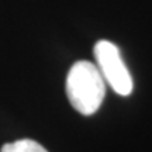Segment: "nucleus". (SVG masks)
<instances>
[{
	"mask_svg": "<svg viewBox=\"0 0 152 152\" xmlns=\"http://www.w3.org/2000/svg\"><path fill=\"white\" fill-rule=\"evenodd\" d=\"M94 58L97 68L102 72L104 80L120 96H128L132 92V77L121 58L117 45L107 39H100L94 45Z\"/></svg>",
	"mask_w": 152,
	"mask_h": 152,
	"instance_id": "nucleus-2",
	"label": "nucleus"
},
{
	"mask_svg": "<svg viewBox=\"0 0 152 152\" xmlns=\"http://www.w3.org/2000/svg\"><path fill=\"white\" fill-rule=\"evenodd\" d=\"M0 152H48L45 148L38 144L34 140H28V138H23L16 142H10V144H4Z\"/></svg>",
	"mask_w": 152,
	"mask_h": 152,
	"instance_id": "nucleus-3",
	"label": "nucleus"
},
{
	"mask_svg": "<svg viewBox=\"0 0 152 152\" xmlns=\"http://www.w3.org/2000/svg\"><path fill=\"white\" fill-rule=\"evenodd\" d=\"M66 96L72 107L83 115H92L102 106L106 96V83L97 65L77 61L66 76Z\"/></svg>",
	"mask_w": 152,
	"mask_h": 152,
	"instance_id": "nucleus-1",
	"label": "nucleus"
}]
</instances>
